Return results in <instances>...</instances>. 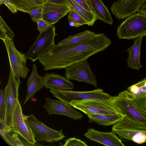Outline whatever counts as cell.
Here are the masks:
<instances>
[{
    "mask_svg": "<svg viewBox=\"0 0 146 146\" xmlns=\"http://www.w3.org/2000/svg\"><path fill=\"white\" fill-rule=\"evenodd\" d=\"M111 43L104 34H97L91 38L70 46L54 44L38 60L44 71L65 69L86 60L91 56L104 50Z\"/></svg>",
    "mask_w": 146,
    "mask_h": 146,
    "instance_id": "6da1fadb",
    "label": "cell"
},
{
    "mask_svg": "<svg viewBox=\"0 0 146 146\" xmlns=\"http://www.w3.org/2000/svg\"><path fill=\"white\" fill-rule=\"evenodd\" d=\"M110 100L120 113L139 125L146 126V96L133 95L125 90Z\"/></svg>",
    "mask_w": 146,
    "mask_h": 146,
    "instance_id": "7a4b0ae2",
    "label": "cell"
},
{
    "mask_svg": "<svg viewBox=\"0 0 146 146\" xmlns=\"http://www.w3.org/2000/svg\"><path fill=\"white\" fill-rule=\"evenodd\" d=\"M119 38L132 40L146 36V15L137 13L128 17L118 27Z\"/></svg>",
    "mask_w": 146,
    "mask_h": 146,
    "instance_id": "3957f363",
    "label": "cell"
},
{
    "mask_svg": "<svg viewBox=\"0 0 146 146\" xmlns=\"http://www.w3.org/2000/svg\"><path fill=\"white\" fill-rule=\"evenodd\" d=\"M112 130L120 139H127L138 144L146 143V126L139 125L125 116L114 124Z\"/></svg>",
    "mask_w": 146,
    "mask_h": 146,
    "instance_id": "277c9868",
    "label": "cell"
},
{
    "mask_svg": "<svg viewBox=\"0 0 146 146\" xmlns=\"http://www.w3.org/2000/svg\"><path fill=\"white\" fill-rule=\"evenodd\" d=\"M23 116L37 141L53 143L66 137L62 129L58 131L47 127L38 120L33 114L29 115L23 114Z\"/></svg>",
    "mask_w": 146,
    "mask_h": 146,
    "instance_id": "5b68a950",
    "label": "cell"
},
{
    "mask_svg": "<svg viewBox=\"0 0 146 146\" xmlns=\"http://www.w3.org/2000/svg\"><path fill=\"white\" fill-rule=\"evenodd\" d=\"M2 40L8 55L10 72L17 79L20 77L26 78L29 71L26 66L28 58L26 54L17 50L13 39L6 37Z\"/></svg>",
    "mask_w": 146,
    "mask_h": 146,
    "instance_id": "8992f818",
    "label": "cell"
},
{
    "mask_svg": "<svg viewBox=\"0 0 146 146\" xmlns=\"http://www.w3.org/2000/svg\"><path fill=\"white\" fill-rule=\"evenodd\" d=\"M49 91L60 101L70 105L72 100L80 101L88 99L108 100L112 96L104 92L102 88L88 91H74L69 90L50 89Z\"/></svg>",
    "mask_w": 146,
    "mask_h": 146,
    "instance_id": "52a82bcc",
    "label": "cell"
},
{
    "mask_svg": "<svg viewBox=\"0 0 146 146\" xmlns=\"http://www.w3.org/2000/svg\"><path fill=\"white\" fill-rule=\"evenodd\" d=\"M111 98L105 100L88 99L80 101L72 100L70 103V105L81 111L87 115L120 113L112 104Z\"/></svg>",
    "mask_w": 146,
    "mask_h": 146,
    "instance_id": "ba28073f",
    "label": "cell"
},
{
    "mask_svg": "<svg viewBox=\"0 0 146 146\" xmlns=\"http://www.w3.org/2000/svg\"><path fill=\"white\" fill-rule=\"evenodd\" d=\"M57 35L54 25L46 31L40 33L29 50L26 54L28 58L34 62L47 52L55 44Z\"/></svg>",
    "mask_w": 146,
    "mask_h": 146,
    "instance_id": "9c48e42d",
    "label": "cell"
},
{
    "mask_svg": "<svg viewBox=\"0 0 146 146\" xmlns=\"http://www.w3.org/2000/svg\"><path fill=\"white\" fill-rule=\"evenodd\" d=\"M21 83L20 78H16L10 72L5 88L6 109L4 124L8 128L12 127L13 117L19 100V89Z\"/></svg>",
    "mask_w": 146,
    "mask_h": 146,
    "instance_id": "30bf717a",
    "label": "cell"
},
{
    "mask_svg": "<svg viewBox=\"0 0 146 146\" xmlns=\"http://www.w3.org/2000/svg\"><path fill=\"white\" fill-rule=\"evenodd\" d=\"M65 69V75L68 80L84 82L97 87L96 76L87 60L78 62Z\"/></svg>",
    "mask_w": 146,
    "mask_h": 146,
    "instance_id": "8fae6325",
    "label": "cell"
},
{
    "mask_svg": "<svg viewBox=\"0 0 146 146\" xmlns=\"http://www.w3.org/2000/svg\"><path fill=\"white\" fill-rule=\"evenodd\" d=\"M43 107L47 113L50 115H63L75 120L81 119L83 117V115L70 105L50 98H46L45 102Z\"/></svg>",
    "mask_w": 146,
    "mask_h": 146,
    "instance_id": "7c38bea8",
    "label": "cell"
},
{
    "mask_svg": "<svg viewBox=\"0 0 146 146\" xmlns=\"http://www.w3.org/2000/svg\"><path fill=\"white\" fill-rule=\"evenodd\" d=\"M145 0H118L114 2L110 9L116 18L123 19L136 13Z\"/></svg>",
    "mask_w": 146,
    "mask_h": 146,
    "instance_id": "4fadbf2b",
    "label": "cell"
},
{
    "mask_svg": "<svg viewBox=\"0 0 146 146\" xmlns=\"http://www.w3.org/2000/svg\"><path fill=\"white\" fill-rule=\"evenodd\" d=\"M23 115L22 107L18 100L13 114L11 127L22 135L30 143L35 146L42 145L36 142L25 122Z\"/></svg>",
    "mask_w": 146,
    "mask_h": 146,
    "instance_id": "5bb4252c",
    "label": "cell"
},
{
    "mask_svg": "<svg viewBox=\"0 0 146 146\" xmlns=\"http://www.w3.org/2000/svg\"><path fill=\"white\" fill-rule=\"evenodd\" d=\"M70 5L45 3L43 5L42 19L54 25L70 11Z\"/></svg>",
    "mask_w": 146,
    "mask_h": 146,
    "instance_id": "9a60e30c",
    "label": "cell"
},
{
    "mask_svg": "<svg viewBox=\"0 0 146 146\" xmlns=\"http://www.w3.org/2000/svg\"><path fill=\"white\" fill-rule=\"evenodd\" d=\"M88 139L107 146H124L125 145L113 131L102 132L89 128L84 134Z\"/></svg>",
    "mask_w": 146,
    "mask_h": 146,
    "instance_id": "2e32d148",
    "label": "cell"
},
{
    "mask_svg": "<svg viewBox=\"0 0 146 146\" xmlns=\"http://www.w3.org/2000/svg\"><path fill=\"white\" fill-rule=\"evenodd\" d=\"M43 80L47 88L72 90L74 88V84L69 80L54 72L46 73Z\"/></svg>",
    "mask_w": 146,
    "mask_h": 146,
    "instance_id": "e0dca14e",
    "label": "cell"
},
{
    "mask_svg": "<svg viewBox=\"0 0 146 146\" xmlns=\"http://www.w3.org/2000/svg\"><path fill=\"white\" fill-rule=\"evenodd\" d=\"M43 78L38 74L37 65L33 64L31 75L28 78L27 93L23 105L29 100L31 101L35 93L45 87Z\"/></svg>",
    "mask_w": 146,
    "mask_h": 146,
    "instance_id": "ac0fdd59",
    "label": "cell"
},
{
    "mask_svg": "<svg viewBox=\"0 0 146 146\" xmlns=\"http://www.w3.org/2000/svg\"><path fill=\"white\" fill-rule=\"evenodd\" d=\"M0 135L4 140L11 146H35L11 127L0 129Z\"/></svg>",
    "mask_w": 146,
    "mask_h": 146,
    "instance_id": "d6986e66",
    "label": "cell"
},
{
    "mask_svg": "<svg viewBox=\"0 0 146 146\" xmlns=\"http://www.w3.org/2000/svg\"><path fill=\"white\" fill-rule=\"evenodd\" d=\"M88 1L92 12L98 19L109 25L113 23L110 13L102 0H88Z\"/></svg>",
    "mask_w": 146,
    "mask_h": 146,
    "instance_id": "ffe728a7",
    "label": "cell"
},
{
    "mask_svg": "<svg viewBox=\"0 0 146 146\" xmlns=\"http://www.w3.org/2000/svg\"><path fill=\"white\" fill-rule=\"evenodd\" d=\"M143 37L141 36L135 39L133 44L127 50V52L129 54L127 60V67L138 71L142 67L140 61V55Z\"/></svg>",
    "mask_w": 146,
    "mask_h": 146,
    "instance_id": "44dd1931",
    "label": "cell"
},
{
    "mask_svg": "<svg viewBox=\"0 0 146 146\" xmlns=\"http://www.w3.org/2000/svg\"><path fill=\"white\" fill-rule=\"evenodd\" d=\"M87 115L89 122H96L100 125L104 126L114 124L125 116L120 113L88 114Z\"/></svg>",
    "mask_w": 146,
    "mask_h": 146,
    "instance_id": "7402d4cb",
    "label": "cell"
},
{
    "mask_svg": "<svg viewBox=\"0 0 146 146\" xmlns=\"http://www.w3.org/2000/svg\"><path fill=\"white\" fill-rule=\"evenodd\" d=\"M17 10L28 13L43 6L45 3L42 0H10Z\"/></svg>",
    "mask_w": 146,
    "mask_h": 146,
    "instance_id": "603a6c76",
    "label": "cell"
},
{
    "mask_svg": "<svg viewBox=\"0 0 146 146\" xmlns=\"http://www.w3.org/2000/svg\"><path fill=\"white\" fill-rule=\"evenodd\" d=\"M96 34L93 31L86 30L76 34L70 35L67 38L58 42L57 44L64 46H70L91 38L94 36Z\"/></svg>",
    "mask_w": 146,
    "mask_h": 146,
    "instance_id": "cb8c5ba5",
    "label": "cell"
},
{
    "mask_svg": "<svg viewBox=\"0 0 146 146\" xmlns=\"http://www.w3.org/2000/svg\"><path fill=\"white\" fill-rule=\"evenodd\" d=\"M66 0L70 6L86 21L89 26L93 25L95 22L98 19L93 13L88 11L74 0Z\"/></svg>",
    "mask_w": 146,
    "mask_h": 146,
    "instance_id": "d4e9b609",
    "label": "cell"
},
{
    "mask_svg": "<svg viewBox=\"0 0 146 146\" xmlns=\"http://www.w3.org/2000/svg\"><path fill=\"white\" fill-rule=\"evenodd\" d=\"M127 90L133 95L146 96V77L137 83L129 87Z\"/></svg>",
    "mask_w": 146,
    "mask_h": 146,
    "instance_id": "484cf974",
    "label": "cell"
},
{
    "mask_svg": "<svg viewBox=\"0 0 146 146\" xmlns=\"http://www.w3.org/2000/svg\"><path fill=\"white\" fill-rule=\"evenodd\" d=\"M14 33L7 25L1 16H0V38L3 40L7 37L13 39L15 36Z\"/></svg>",
    "mask_w": 146,
    "mask_h": 146,
    "instance_id": "4316f807",
    "label": "cell"
},
{
    "mask_svg": "<svg viewBox=\"0 0 146 146\" xmlns=\"http://www.w3.org/2000/svg\"><path fill=\"white\" fill-rule=\"evenodd\" d=\"M5 89L0 91V121L4 122L6 114Z\"/></svg>",
    "mask_w": 146,
    "mask_h": 146,
    "instance_id": "83f0119b",
    "label": "cell"
},
{
    "mask_svg": "<svg viewBox=\"0 0 146 146\" xmlns=\"http://www.w3.org/2000/svg\"><path fill=\"white\" fill-rule=\"evenodd\" d=\"M68 17L74 19L80 26L84 25H88V23L86 21L71 7L70 11L69 13Z\"/></svg>",
    "mask_w": 146,
    "mask_h": 146,
    "instance_id": "f1b7e54d",
    "label": "cell"
},
{
    "mask_svg": "<svg viewBox=\"0 0 146 146\" xmlns=\"http://www.w3.org/2000/svg\"><path fill=\"white\" fill-rule=\"evenodd\" d=\"M65 143L63 146H88L86 142L75 137L70 138L65 140Z\"/></svg>",
    "mask_w": 146,
    "mask_h": 146,
    "instance_id": "f546056e",
    "label": "cell"
},
{
    "mask_svg": "<svg viewBox=\"0 0 146 146\" xmlns=\"http://www.w3.org/2000/svg\"><path fill=\"white\" fill-rule=\"evenodd\" d=\"M43 6L28 13L31 16L33 21L37 23L39 20L42 19Z\"/></svg>",
    "mask_w": 146,
    "mask_h": 146,
    "instance_id": "4dcf8cb0",
    "label": "cell"
},
{
    "mask_svg": "<svg viewBox=\"0 0 146 146\" xmlns=\"http://www.w3.org/2000/svg\"><path fill=\"white\" fill-rule=\"evenodd\" d=\"M36 23L37 24L36 29L40 33L46 31L54 25L50 23L43 19L39 20Z\"/></svg>",
    "mask_w": 146,
    "mask_h": 146,
    "instance_id": "1f68e13d",
    "label": "cell"
},
{
    "mask_svg": "<svg viewBox=\"0 0 146 146\" xmlns=\"http://www.w3.org/2000/svg\"><path fill=\"white\" fill-rule=\"evenodd\" d=\"M79 5L88 11L92 12L89 6L88 0H74Z\"/></svg>",
    "mask_w": 146,
    "mask_h": 146,
    "instance_id": "d6a6232c",
    "label": "cell"
},
{
    "mask_svg": "<svg viewBox=\"0 0 146 146\" xmlns=\"http://www.w3.org/2000/svg\"><path fill=\"white\" fill-rule=\"evenodd\" d=\"M4 5H5L13 13L17 12V10L15 7L11 3L10 0H2Z\"/></svg>",
    "mask_w": 146,
    "mask_h": 146,
    "instance_id": "836d02e7",
    "label": "cell"
},
{
    "mask_svg": "<svg viewBox=\"0 0 146 146\" xmlns=\"http://www.w3.org/2000/svg\"><path fill=\"white\" fill-rule=\"evenodd\" d=\"M45 3H55L69 5L66 0H42Z\"/></svg>",
    "mask_w": 146,
    "mask_h": 146,
    "instance_id": "e575fe53",
    "label": "cell"
},
{
    "mask_svg": "<svg viewBox=\"0 0 146 146\" xmlns=\"http://www.w3.org/2000/svg\"><path fill=\"white\" fill-rule=\"evenodd\" d=\"M68 22L70 26L75 27H80V25L72 18L68 17Z\"/></svg>",
    "mask_w": 146,
    "mask_h": 146,
    "instance_id": "d590c367",
    "label": "cell"
},
{
    "mask_svg": "<svg viewBox=\"0 0 146 146\" xmlns=\"http://www.w3.org/2000/svg\"><path fill=\"white\" fill-rule=\"evenodd\" d=\"M137 13L146 15V3L145 2L141 6Z\"/></svg>",
    "mask_w": 146,
    "mask_h": 146,
    "instance_id": "8d00e7d4",
    "label": "cell"
},
{
    "mask_svg": "<svg viewBox=\"0 0 146 146\" xmlns=\"http://www.w3.org/2000/svg\"><path fill=\"white\" fill-rule=\"evenodd\" d=\"M0 4H4L3 1L2 0H0Z\"/></svg>",
    "mask_w": 146,
    "mask_h": 146,
    "instance_id": "74e56055",
    "label": "cell"
},
{
    "mask_svg": "<svg viewBox=\"0 0 146 146\" xmlns=\"http://www.w3.org/2000/svg\"><path fill=\"white\" fill-rule=\"evenodd\" d=\"M145 3L146 2V0H145Z\"/></svg>",
    "mask_w": 146,
    "mask_h": 146,
    "instance_id": "f35d334b",
    "label": "cell"
}]
</instances>
